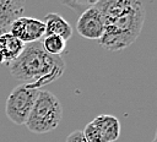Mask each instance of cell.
<instances>
[{
	"label": "cell",
	"mask_w": 157,
	"mask_h": 142,
	"mask_svg": "<svg viewBox=\"0 0 157 142\" xmlns=\"http://www.w3.org/2000/svg\"><path fill=\"white\" fill-rule=\"evenodd\" d=\"M7 66L15 80L36 89L54 82L65 71L61 56L49 55L43 49L40 40L25 44L20 56Z\"/></svg>",
	"instance_id": "1"
},
{
	"label": "cell",
	"mask_w": 157,
	"mask_h": 142,
	"mask_svg": "<svg viewBox=\"0 0 157 142\" xmlns=\"http://www.w3.org/2000/svg\"><path fill=\"white\" fill-rule=\"evenodd\" d=\"M146 17L144 2L135 1L134 6L123 15L107 21L98 44L109 51H118L130 47L139 37Z\"/></svg>",
	"instance_id": "2"
},
{
	"label": "cell",
	"mask_w": 157,
	"mask_h": 142,
	"mask_svg": "<svg viewBox=\"0 0 157 142\" xmlns=\"http://www.w3.org/2000/svg\"><path fill=\"white\" fill-rule=\"evenodd\" d=\"M63 118L59 99L49 91L40 89L25 126L33 133H48L55 130Z\"/></svg>",
	"instance_id": "3"
},
{
	"label": "cell",
	"mask_w": 157,
	"mask_h": 142,
	"mask_svg": "<svg viewBox=\"0 0 157 142\" xmlns=\"http://www.w3.org/2000/svg\"><path fill=\"white\" fill-rule=\"evenodd\" d=\"M39 91L40 89L31 88L28 84H20L15 87L9 94L5 104V113L9 120L18 126L25 125Z\"/></svg>",
	"instance_id": "4"
},
{
	"label": "cell",
	"mask_w": 157,
	"mask_h": 142,
	"mask_svg": "<svg viewBox=\"0 0 157 142\" xmlns=\"http://www.w3.org/2000/svg\"><path fill=\"white\" fill-rule=\"evenodd\" d=\"M97 2V1H96ZM104 18L96 5L85 10L77 20L76 29L78 34L86 39L99 40L104 32Z\"/></svg>",
	"instance_id": "5"
},
{
	"label": "cell",
	"mask_w": 157,
	"mask_h": 142,
	"mask_svg": "<svg viewBox=\"0 0 157 142\" xmlns=\"http://www.w3.org/2000/svg\"><path fill=\"white\" fill-rule=\"evenodd\" d=\"M9 33L20 39L23 44H28L39 42L45 34V27L42 20L22 16L10 26Z\"/></svg>",
	"instance_id": "6"
},
{
	"label": "cell",
	"mask_w": 157,
	"mask_h": 142,
	"mask_svg": "<svg viewBox=\"0 0 157 142\" xmlns=\"http://www.w3.org/2000/svg\"><path fill=\"white\" fill-rule=\"evenodd\" d=\"M25 12V1L0 0V28L9 32L10 26Z\"/></svg>",
	"instance_id": "7"
},
{
	"label": "cell",
	"mask_w": 157,
	"mask_h": 142,
	"mask_svg": "<svg viewBox=\"0 0 157 142\" xmlns=\"http://www.w3.org/2000/svg\"><path fill=\"white\" fill-rule=\"evenodd\" d=\"M43 23L45 27L44 36H59L65 40L71 38L72 36V28L70 23L59 13H55V12L47 13Z\"/></svg>",
	"instance_id": "8"
},
{
	"label": "cell",
	"mask_w": 157,
	"mask_h": 142,
	"mask_svg": "<svg viewBox=\"0 0 157 142\" xmlns=\"http://www.w3.org/2000/svg\"><path fill=\"white\" fill-rule=\"evenodd\" d=\"M134 4L135 0H97L94 5L101 11L104 22H107L126 12L134 6Z\"/></svg>",
	"instance_id": "9"
},
{
	"label": "cell",
	"mask_w": 157,
	"mask_h": 142,
	"mask_svg": "<svg viewBox=\"0 0 157 142\" xmlns=\"http://www.w3.org/2000/svg\"><path fill=\"white\" fill-rule=\"evenodd\" d=\"M92 122L101 131L105 142H114L119 138V136H120V122H119L118 118H115L114 115L102 114V115L96 116L92 120Z\"/></svg>",
	"instance_id": "10"
},
{
	"label": "cell",
	"mask_w": 157,
	"mask_h": 142,
	"mask_svg": "<svg viewBox=\"0 0 157 142\" xmlns=\"http://www.w3.org/2000/svg\"><path fill=\"white\" fill-rule=\"evenodd\" d=\"M23 48L25 44L9 32L0 34V54L2 55L6 65L16 60L22 53Z\"/></svg>",
	"instance_id": "11"
},
{
	"label": "cell",
	"mask_w": 157,
	"mask_h": 142,
	"mask_svg": "<svg viewBox=\"0 0 157 142\" xmlns=\"http://www.w3.org/2000/svg\"><path fill=\"white\" fill-rule=\"evenodd\" d=\"M42 47L49 55L60 56L66 51V40L59 36H44Z\"/></svg>",
	"instance_id": "12"
},
{
	"label": "cell",
	"mask_w": 157,
	"mask_h": 142,
	"mask_svg": "<svg viewBox=\"0 0 157 142\" xmlns=\"http://www.w3.org/2000/svg\"><path fill=\"white\" fill-rule=\"evenodd\" d=\"M82 133H83V137H85V140L87 142H105V140L102 136L101 131L97 129V126L92 121L86 124Z\"/></svg>",
	"instance_id": "13"
},
{
	"label": "cell",
	"mask_w": 157,
	"mask_h": 142,
	"mask_svg": "<svg viewBox=\"0 0 157 142\" xmlns=\"http://www.w3.org/2000/svg\"><path fill=\"white\" fill-rule=\"evenodd\" d=\"M96 1H97V0H93V1H78V0H76V1L64 2V5H66V6L71 7L76 13H80V15H81L85 10H87L88 7L93 6V5L96 4Z\"/></svg>",
	"instance_id": "14"
},
{
	"label": "cell",
	"mask_w": 157,
	"mask_h": 142,
	"mask_svg": "<svg viewBox=\"0 0 157 142\" xmlns=\"http://www.w3.org/2000/svg\"><path fill=\"white\" fill-rule=\"evenodd\" d=\"M65 142H87L83 137V133L81 130H75L72 131L67 137H66V141Z\"/></svg>",
	"instance_id": "15"
},
{
	"label": "cell",
	"mask_w": 157,
	"mask_h": 142,
	"mask_svg": "<svg viewBox=\"0 0 157 142\" xmlns=\"http://www.w3.org/2000/svg\"><path fill=\"white\" fill-rule=\"evenodd\" d=\"M2 65H6V64H5V60H4L2 55L0 54V66H2Z\"/></svg>",
	"instance_id": "16"
},
{
	"label": "cell",
	"mask_w": 157,
	"mask_h": 142,
	"mask_svg": "<svg viewBox=\"0 0 157 142\" xmlns=\"http://www.w3.org/2000/svg\"><path fill=\"white\" fill-rule=\"evenodd\" d=\"M2 33H5V31H2V29L0 28V34H2Z\"/></svg>",
	"instance_id": "17"
}]
</instances>
